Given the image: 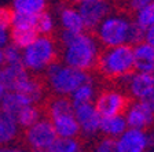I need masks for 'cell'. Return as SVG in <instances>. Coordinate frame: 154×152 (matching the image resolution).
<instances>
[{"mask_svg":"<svg viewBox=\"0 0 154 152\" xmlns=\"http://www.w3.org/2000/svg\"><path fill=\"white\" fill-rule=\"evenodd\" d=\"M72 3H76V4H80V3H83V1H87V0H70Z\"/></svg>","mask_w":154,"mask_h":152,"instance_id":"39","label":"cell"},{"mask_svg":"<svg viewBox=\"0 0 154 152\" xmlns=\"http://www.w3.org/2000/svg\"><path fill=\"white\" fill-rule=\"evenodd\" d=\"M36 29H37L38 34H47L50 36L55 29V19L47 11H43L42 14L37 15V21H36Z\"/></svg>","mask_w":154,"mask_h":152,"instance_id":"27","label":"cell"},{"mask_svg":"<svg viewBox=\"0 0 154 152\" xmlns=\"http://www.w3.org/2000/svg\"><path fill=\"white\" fill-rule=\"evenodd\" d=\"M10 43V28L0 25V49H3Z\"/></svg>","mask_w":154,"mask_h":152,"instance_id":"33","label":"cell"},{"mask_svg":"<svg viewBox=\"0 0 154 152\" xmlns=\"http://www.w3.org/2000/svg\"><path fill=\"white\" fill-rule=\"evenodd\" d=\"M59 23L62 26V30H67V32H83V30H85L80 11L77 7L73 6H65L61 8Z\"/></svg>","mask_w":154,"mask_h":152,"instance_id":"16","label":"cell"},{"mask_svg":"<svg viewBox=\"0 0 154 152\" xmlns=\"http://www.w3.org/2000/svg\"><path fill=\"white\" fill-rule=\"evenodd\" d=\"M151 1H154V0H128V8L134 13H136L138 10L143 8L144 6L150 4Z\"/></svg>","mask_w":154,"mask_h":152,"instance_id":"34","label":"cell"},{"mask_svg":"<svg viewBox=\"0 0 154 152\" xmlns=\"http://www.w3.org/2000/svg\"><path fill=\"white\" fill-rule=\"evenodd\" d=\"M14 91L23 93L26 97L30 99V101H32L33 104L40 103V101L43 100V97H44V86H43V84L40 82V81H37L36 78H33L30 74L26 76L25 78L15 86Z\"/></svg>","mask_w":154,"mask_h":152,"instance_id":"19","label":"cell"},{"mask_svg":"<svg viewBox=\"0 0 154 152\" xmlns=\"http://www.w3.org/2000/svg\"><path fill=\"white\" fill-rule=\"evenodd\" d=\"M47 8L45 0H13L11 10L14 13H22L29 15H38Z\"/></svg>","mask_w":154,"mask_h":152,"instance_id":"22","label":"cell"},{"mask_svg":"<svg viewBox=\"0 0 154 152\" xmlns=\"http://www.w3.org/2000/svg\"><path fill=\"white\" fill-rule=\"evenodd\" d=\"M36 21H37V15H29V14L14 13L13 11V19H11V26L10 28L36 29Z\"/></svg>","mask_w":154,"mask_h":152,"instance_id":"28","label":"cell"},{"mask_svg":"<svg viewBox=\"0 0 154 152\" xmlns=\"http://www.w3.org/2000/svg\"><path fill=\"white\" fill-rule=\"evenodd\" d=\"M4 64H19L22 63V48L17 47L13 43H8L3 48Z\"/></svg>","mask_w":154,"mask_h":152,"instance_id":"29","label":"cell"},{"mask_svg":"<svg viewBox=\"0 0 154 152\" xmlns=\"http://www.w3.org/2000/svg\"><path fill=\"white\" fill-rule=\"evenodd\" d=\"M143 71H146V73H147L149 76H150V78L154 81V64H153V66H150V67H149V69L143 70Z\"/></svg>","mask_w":154,"mask_h":152,"instance_id":"37","label":"cell"},{"mask_svg":"<svg viewBox=\"0 0 154 152\" xmlns=\"http://www.w3.org/2000/svg\"><path fill=\"white\" fill-rule=\"evenodd\" d=\"M142 100H143L144 103H146V104H147L149 107H150L151 110L154 111V89H153V91H151V92L149 93V95L146 96L144 99H142Z\"/></svg>","mask_w":154,"mask_h":152,"instance_id":"36","label":"cell"},{"mask_svg":"<svg viewBox=\"0 0 154 152\" xmlns=\"http://www.w3.org/2000/svg\"><path fill=\"white\" fill-rule=\"evenodd\" d=\"M135 56V70H146L154 64V45L146 40L132 45Z\"/></svg>","mask_w":154,"mask_h":152,"instance_id":"20","label":"cell"},{"mask_svg":"<svg viewBox=\"0 0 154 152\" xmlns=\"http://www.w3.org/2000/svg\"><path fill=\"white\" fill-rule=\"evenodd\" d=\"M38 36L36 29H23V28H10V43L15 44L19 48H25L32 44Z\"/></svg>","mask_w":154,"mask_h":152,"instance_id":"23","label":"cell"},{"mask_svg":"<svg viewBox=\"0 0 154 152\" xmlns=\"http://www.w3.org/2000/svg\"><path fill=\"white\" fill-rule=\"evenodd\" d=\"M62 44V62L72 67L90 71L96 67L100 55V44L95 36L83 32L61 33Z\"/></svg>","mask_w":154,"mask_h":152,"instance_id":"1","label":"cell"},{"mask_svg":"<svg viewBox=\"0 0 154 152\" xmlns=\"http://www.w3.org/2000/svg\"><path fill=\"white\" fill-rule=\"evenodd\" d=\"M128 127L149 130L154 125V111L143 100H135L128 103L124 111Z\"/></svg>","mask_w":154,"mask_h":152,"instance_id":"11","label":"cell"},{"mask_svg":"<svg viewBox=\"0 0 154 152\" xmlns=\"http://www.w3.org/2000/svg\"><path fill=\"white\" fill-rule=\"evenodd\" d=\"M95 151H98V152H114L116 151V139L103 136L102 139L96 143Z\"/></svg>","mask_w":154,"mask_h":152,"instance_id":"30","label":"cell"},{"mask_svg":"<svg viewBox=\"0 0 154 152\" xmlns=\"http://www.w3.org/2000/svg\"><path fill=\"white\" fill-rule=\"evenodd\" d=\"M132 21L128 15L121 13H110L96 26L95 37L102 47H116L121 44H129V32Z\"/></svg>","mask_w":154,"mask_h":152,"instance_id":"5","label":"cell"},{"mask_svg":"<svg viewBox=\"0 0 154 152\" xmlns=\"http://www.w3.org/2000/svg\"><path fill=\"white\" fill-rule=\"evenodd\" d=\"M77 8L81 14L85 29H95L105 16L112 13V4L109 0H87L77 4Z\"/></svg>","mask_w":154,"mask_h":152,"instance_id":"10","label":"cell"},{"mask_svg":"<svg viewBox=\"0 0 154 152\" xmlns=\"http://www.w3.org/2000/svg\"><path fill=\"white\" fill-rule=\"evenodd\" d=\"M57 132H55L54 126H52L51 121L45 119V118H40V119L33 124L32 126L26 127L25 132V143L29 149L32 151L44 152L50 151L57 140Z\"/></svg>","mask_w":154,"mask_h":152,"instance_id":"6","label":"cell"},{"mask_svg":"<svg viewBox=\"0 0 154 152\" xmlns=\"http://www.w3.org/2000/svg\"><path fill=\"white\" fill-rule=\"evenodd\" d=\"M121 82L125 85L129 96L135 100H142L154 89V81L146 71L134 70L131 74L121 78Z\"/></svg>","mask_w":154,"mask_h":152,"instance_id":"12","label":"cell"},{"mask_svg":"<svg viewBox=\"0 0 154 152\" xmlns=\"http://www.w3.org/2000/svg\"><path fill=\"white\" fill-rule=\"evenodd\" d=\"M29 104H33L32 101H30V99L26 97L23 93L17 92V91H7L4 93L3 99L0 100V108L4 112L13 115L15 118L19 111Z\"/></svg>","mask_w":154,"mask_h":152,"instance_id":"15","label":"cell"},{"mask_svg":"<svg viewBox=\"0 0 154 152\" xmlns=\"http://www.w3.org/2000/svg\"><path fill=\"white\" fill-rule=\"evenodd\" d=\"M143 40H144V29L142 28V26H139L138 23L134 21L132 28H131V32H129L128 43L131 45H135V44H138V43L143 41Z\"/></svg>","mask_w":154,"mask_h":152,"instance_id":"31","label":"cell"},{"mask_svg":"<svg viewBox=\"0 0 154 152\" xmlns=\"http://www.w3.org/2000/svg\"><path fill=\"white\" fill-rule=\"evenodd\" d=\"M40 118H42V110L36 104H29V106H26V107H23L22 110L18 112V115H17V122H18L19 127L26 129V127L32 126L33 124H36Z\"/></svg>","mask_w":154,"mask_h":152,"instance_id":"24","label":"cell"},{"mask_svg":"<svg viewBox=\"0 0 154 152\" xmlns=\"http://www.w3.org/2000/svg\"><path fill=\"white\" fill-rule=\"evenodd\" d=\"M83 149V144L77 137H57L50 152H79Z\"/></svg>","mask_w":154,"mask_h":152,"instance_id":"25","label":"cell"},{"mask_svg":"<svg viewBox=\"0 0 154 152\" xmlns=\"http://www.w3.org/2000/svg\"><path fill=\"white\" fill-rule=\"evenodd\" d=\"M29 74L30 73L26 70L23 63L4 64L3 67H0V81L7 91H14L15 86Z\"/></svg>","mask_w":154,"mask_h":152,"instance_id":"14","label":"cell"},{"mask_svg":"<svg viewBox=\"0 0 154 152\" xmlns=\"http://www.w3.org/2000/svg\"><path fill=\"white\" fill-rule=\"evenodd\" d=\"M96 67L100 74L110 79H121L135 70L134 47L131 44H121L116 47H106L100 52Z\"/></svg>","mask_w":154,"mask_h":152,"instance_id":"2","label":"cell"},{"mask_svg":"<svg viewBox=\"0 0 154 152\" xmlns=\"http://www.w3.org/2000/svg\"><path fill=\"white\" fill-rule=\"evenodd\" d=\"M57 58V43L47 34H38L32 44L22 49V63L29 73H43Z\"/></svg>","mask_w":154,"mask_h":152,"instance_id":"4","label":"cell"},{"mask_svg":"<svg viewBox=\"0 0 154 152\" xmlns=\"http://www.w3.org/2000/svg\"><path fill=\"white\" fill-rule=\"evenodd\" d=\"M19 125L17 118L4 112L0 108V147L8 145L17 139L19 133Z\"/></svg>","mask_w":154,"mask_h":152,"instance_id":"17","label":"cell"},{"mask_svg":"<svg viewBox=\"0 0 154 152\" xmlns=\"http://www.w3.org/2000/svg\"><path fill=\"white\" fill-rule=\"evenodd\" d=\"M144 40L154 45V25L144 30Z\"/></svg>","mask_w":154,"mask_h":152,"instance_id":"35","label":"cell"},{"mask_svg":"<svg viewBox=\"0 0 154 152\" xmlns=\"http://www.w3.org/2000/svg\"><path fill=\"white\" fill-rule=\"evenodd\" d=\"M128 97L122 91L116 88H109L98 93L94 100V106L102 117H109L116 114H124L128 106Z\"/></svg>","mask_w":154,"mask_h":152,"instance_id":"8","label":"cell"},{"mask_svg":"<svg viewBox=\"0 0 154 152\" xmlns=\"http://www.w3.org/2000/svg\"><path fill=\"white\" fill-rule=\"evenodd\" d=\"M128 127L124 114H116L109 117H102L100 119V134L112 139H117Z\"/></svg>","mask_w":154,"mask_h":152,"instance_id":"18","label":"cell"},{"mask_svg":"<svg viewBox=\"0 0 154 152\" xmlns=\"http://www.w3.org/2000/svg\"><path fill=\"white\" fill-rule=\"evenodd\" d=\"M96 95H98V89H96L94 79L90 77L87 81H84L83 84L77 86L69 97L73 101V104L77 106V104H85V103H94Z\"/></svg>","mask_w":154,"mask_h":152,"instance_id":"21","label":"cell"},{"mask_svg":"<svg viewBox=\"0 0 154 152\" xmlns=\"http://www.w3.org/2000/svg\"><path fill=\"white\" fill-rule=\"evenodd\" d=\"M44 73L48 89L58 96H70L77 86L90 78L88 71L72 67L63 62L59 63L57 60L47 67Z\"/></svg>","mask_w":154,"mask_h":152,"instance_id":"3","label":"cell"},{"mask_svg":"<svg viewBox=\"0 0 154 152\" xmlns=\"http://www.w3.org/2000/svg\"><path fill=\"white\" fill-rule=\"evenodd\" d=\"M54 126L57 136L59 137H77L80 134V127L77 124L74 110L72 111H63L59 114H54L48 117Z\"/></svg>","mask_w":154,"mask_h":152,"instance_id":"13","label":"cell"},{"mask_svg":"<svg viewBox=\"0 0 154 152\" xmlns=\"http://www.w3.org/2000/svg\"><path fill=\"white\" fill-rule=\"evenodd\" d=\"M74 115L80 127V134L87 139H94L100 133L102 115L98 112L94 103L74 106Z\"/></svg>","mask_w":154,"mask_h":152,"instance_id":"9","label":"cell"},{"mask_svg":"<svg viewBox=\"0 0 154 152\" xmlns=\"http://www.w3.org/2000/svg\"><path fill=\"white\" fill-rule=\"evenodd\" d=\"M154 148V133L146 129L127 127L122 134L116 139L117 152H144Z\"/></svg>","mask_w":154,"mask_h":152,"instance_id":"7","label":"cell"},{"mask_svg":"<svg viewBox=\"0 0 154 152\" xmlns=\"http://www.w3.org/2000/svg\"><path fill=\"white\" fill-rule=\"evenodd\" d=\"M7 92V89L4 88V85L2 84V81H0V100L3 99V96H4V93Z\"/></svg>","mask_w":154,"mask_h":152,"instance_id":"38","label":"cell"},{"mask_svg":"<svg viewBox=\"0 0 154 152\" xmlns=\"http://www.w3.org/2000/svg\"><path fill=\"white\" fill-rule=\"evenodd\" d=\"M11 19H13V10L7 7H0V25L11 26Z\"/></svg>","mask_w":154,"mask_h":152,"instance_id":"32","label":"cell"},{"mask_svg":"<svg viewBox=\"0 0 154 152\" xmlns=\"http://www.w3.org/2000/svg\"><path fill=\"white\" fill-rule=\"evenodd\" d=\"M135 22L138 23L139 26L146 30L147 28L154 25V1H151L150 4L144 6L143 8L138 10L135 13Z\"/></svg>","mask_w":154,"mask_h":152,"instance_id":"26","label":"cell"}]
</instances>
